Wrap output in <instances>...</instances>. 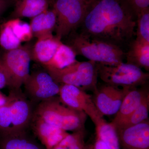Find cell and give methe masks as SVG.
<instances>
[{
    "label": "cell",
    "mask_w": 149,
    "mask_h": 149,
    "mask_svg": "<svg viewBox=\"0 0 149 149\" xmlns=\"http://www.w3.org/2000/svg\"><path fill=\"white\" fill-rule=\"evenodd\" d=\"M149 93L147 85L130 89L123 100L119 110L110 122L114 128L125 120L139 107L146 95Z\"/></svg>",
    "instance_id": "5bb4252c"
},
{
    "label": "cell",
    "mask_w": 149,
    "mask_h": 149,
    "mask_svg": "<svg viewBox=\"0 0 149 149\" xmlns=\"http://www.w3.org/2000/svg\"><path fill=\"white\" fill-rule=\"evenodd\" d=\"M21 42L14 33L8 22L0 27V45L7 51L12 50L21 46Z\"/></svg>",
    "instance_id": "cb8c5ba5"
},
{
    "label": "cell",
    "mask_w": 149,
    "mask_h": 149,
    "mask_svg": "<svg viewBox=\"0 0 149 149\" xmlns=\"http://www.w3.org/2000/svg\"><path fill=\"white\" fill-rule=\"evenodd\" d=\"M32 129L45 149H52L69 134L33 115Z\"/></svg>",
    "instance_id": "4fadbf2b"
},
{
    "label": "cell",
    "mask_w": 149,
    "mask_h": 149,
    "mask_svg": "<svg viewBox=\"0 0 149 149\" xmlns=\"http://www.w3.org/2000/svg\"><path fill=\"white\" fill-rule=\"evenodd\" d=\"M37 40L32 49V59L44 65L53 57L61 40L53 35Z\"/></svg>",
    "instance_id": "9a60e30c"
},
{
    "label": "cell",
    "mask_w": 149,
    "mask_h": 149,
    "mask_svg": "<svg viewBox=\"0 0 149 149\" xmlns=\"http://www.w3.org/2000/svg\"><path fill=\"white\" fill-rule=\"evenodd\" d=\"M121 149H149V119L137 125L116 129Z\"/></svg>",
    "instance_id": "7c38bea8"
},
{
    "label": "cell",
    "mask_w": 149,
    "mask_h": 149,
    "mask_svg": "<svg viewBox=\"0 0 149 149\" xmlns=\"http://www.w3.org/2000/svg\"><path fill=\"white\" fill-rule=\"evenodd\" d=\"M85 129L69 133L52 149H83L85 145Z\"/></svg>",
    "instance_id": "603a6c76"
},
{
    "label": "cell",
    "mask_w": 149,
    "mask_h": 149,
    "mask_svg": "<svg viewBox=\"0 0 149 149\" xmlns=\"http://www.w3.org/2000/svg\"><path fill=\"white\" fill-rule=\"evenodd\" d=\"M33 116L31 104L21 89H11L6 102L0 108V134L24 132Z\"/></svg>",
    "instance_id": "3957f363"
},
{
    "label": "cell",
    "mask_w": 149,
    "mask_h": 149,
    "mask_svg": "<svg viewBox=\"0 0 149 149\" xmlns=\"http://www.w3.org/2000/svg\"><path fill=\"white\" fill-rule=\"evenodd\" d=\"M131 89L105 84L98 86L92 95L94 104L102 116L116 114L125 96Z\"/></svg>",
    "instance_id": "30bf717a"
},
{
    "label": "cell",
    "mask_w": 149,
    "mask_h": 149,
    "mask_svg": "<svg viewBox=\"0 0 149 149\" xmlns=\"http://www.w3.org/2000/svg\"><path fill=\"white\" fill-rule=\"evenodd\" d=\"M79 27L84 35L121 48L135 35L136 20L119 0H90Z\"/></svg>",
    "instance_id": "6da1fadb"
},
{
    "label": "cell",
    "mask_w": 149,
    "mask_h": 149,
    "mask_svg": "<svg viewBox=\"0 0 149 149\" xmlns=\"http://www.w3.org/2000/svg\"><path fill=\"white\" fill-rule=\"evenodd\" d=\"M24 85L27 95L36 102H41L59 93L60 85L48 72L37 71L30 74Z\"/></svg>",
    "instance_id": "8fae6325"
},
{
    "label": "cell",
    "mask_w": 149,
    "mask_h": 149,
    "mask_svg": "<svg viewBox=\"0 0 149 149\" xmlns=\"http://www.w3.org/2000/svg\"><path fill=\"white\" fill-rule=\"evenodd\" d=\"M26 134L25 131L14 134H0V149H45Z\"/></svg>",
    "instance_id": "ac0fdd59"
},
{
    "label": "cell",
    "mask_w": 149,
    "mask_h": 149,
    "mask_svg": "<svg viewBox=\"0 0 149 149\" xmlns=\"http://www.w3.org/2000/svg\"><path fill=\"white\" fill-rule=\"evenodd\" d=\"M93 149H109L106 144L101 139L96 137V141L93 145Z\"/></svg>",
    "instance_id": "f1b7e54d"
},
{
    "label": "cell",
    "mask_w": 149,
    "mask_h": 149,
    "mask_svg": "<svg viewBox=\"0 0 149 149\" xmlns=\"http://www.w3.org/2000/svg\"><path fill=\"white\" fill-rule=\"evenodd\" d=\"M88 2L55 0L53 9L56 15L55 29L56 36L58 39L61 40L80 27L85 16Z\"/></svg>",
    "instance_id": "52a82bcc"
},
{
    "label": "cell",
    "mask_w": 149,
    "mask_h": 149,
    "mask_svg": "<svg viewBox=\"0 0 149 149\" xmlns=\"http://www.w3.org/2000/svg\"><path fill=\"white\" fill-rule=\"evenodd\" d=\"M7 100L8 96L0 92V108L6 103Z\"/></svg>",
    "instance_id": "f546056e"
},
{
    "label": "cell",
    "mask_w": 149,
    "mask_h": 149,
    "mask_svg": "<svg viewBox=\"0 0 149 149\" xmlns=\"http://www.w3.org/2000/svg\"><path fill=\"white\" fill-rule=\"evenodd\" d=\"M96 137L106 144L109 149H121L115 128L102 118L94 124Z\"/></svg>",
    "instance_id": "44dd1931"
},
{
    "label": "cell",
    "mask_w": 149,
    "mask_h": 149,
    "mask_svg": "<svg viewBox=\"0 0 149 149\" xmlns=\"http://www.w3.org/2000/svg\"><path fill=\"white\" fill-rule=\"evenodd\" d=\"M98 77L104 83L121 88H139L148 84L149 73L133 65L121 63L114 65L97 63Z\"/></svg>",
    "instance_id": "8992f818"
},
{
    "label": "cell",
    "mask_w": 149,
    "mask_h": 149,
    "mask_svg": "<svg viewBox=\"0 0 149 149\" xmlns=\"http://www.w3.org/2000/svg\"><path fill=\"white\" fill-rule=\"evenodd\" d=\"M58 84L73 85L83 91L94 93L97 87V65L95 62L76 61L63 69H47Z\"/></svg>",
    "instance_id": "5b68a950"
},
{
    "label": "cell",
    "mask_w": 149,
    "mask_h": 149,
    "mask_svg": "<svg viewBox=\"0 0 149 149\" xmlns=\"http://www.w3.org/2000/svg\"><path fill=\"white\" fill-rule=\"evenodd\" d=\"M76 56L72 48L62 42L53 57L43 65L46 69H63L77 60Z\"/></svg>",
    "instance_id": "ffe728a7"
},
{
    "label": "cell",
    "mask_w": 149,
    "mask_h": 149,
    "mask_svg": "<svg viewBox=\"0 0 149 149\" xmlns=\"http://www.w3.org/2000/svg\"><path fill=\"white\" fill-rule=\"evenodd\" d=\"M9 24L19 40L22 42H29L33 37L30 24L19 18H13L8 20Z\"/></svg>",
    "instance_id": "d4e9b609"
},
{
    "label": "cell",
    "mask_w": 149,
    "mask_h": 149,
    "mask_svg": "<svg viewBox=\"0 0 149 149\" xmlns=\"http://www.w3.org/2000/svg\"><path fill=\"white\" fill-rule=\"evenodd\" d=\"M126 63L149 71V43L136 40L130 42L125 53Z\"/></svg>",
    "instance_id": "e0dca14e"
},
{
    "label": "cell",
    "mask_w": 149,
    "mask_h": 149,
    "mask_svg": "<svg viewBox=\"0 0 149 149\" xmlns=\"http://www.w3.org/2000/svg\"><path fill=\"white\" fill-rule=\"evenodd\" d=\"M83 149H93V144L85 145Z\"/></svg>",
    "instance_id": "1f68e13d"
},
{
    "label": "cell",
    "mask_w": 149,
    "mask_h": 149,
    "mask_svg": "<svg viewBox=\"0 0 149 149\" xmlns=\"http://www.w3.org/2000/svg\"><path fill=\"white\" fill-rule=\"evenodd\" d=\"M77 1H80L85 2H87L89 1L90 0H77Z\"/></svg>",
    "instance_id": "d6a6232c"
},
{
    "label": "cell",
    "mask_w": 149,
    "mask_h": 149,
    "mask_svg": "<svg viewBox=\"0 0 149 149\" xmlns=\"http://www.w3.org/2000/svg\"><path fill=\"white\" fill-rule=\"evenodd\" d=\"M59 97L66 106L83 112L94 124L104 117L100 113L93 102L92 95L73 85H60Z\"/></svg>",
    "instance_id": "9c48e42d"
},
{
    "label": "cell",
    "mask_w": 149,
    "mask_h": 149,
    "mask_svg": "<svg viewBox=\"0 0 149 149\" xmlns=\"http://www.w3.org/2000/svg\"><path fill=\"white\" fill-rule=\"evenodd\" d=\"M32 49L28 45L7 51L0 62L7 72L10 80L9 87L18 90L24 85L30 73Z\"/></svg>",
    "instance_id": "ba28073f"
},
{
    "label": "cell",
    "mask_w": 149,
    "mask_h": 149,
    "mask_svg": "<svg viewBox=\"0 0 149 149\" xmlns=\"http://www.w3.org/2000/svg\"><path fill=\"white\" fill-rule=\"evenodd\" d=\"M149 93L133 113L115 128L116 129L125 128L139 124L149 118Z\"/></svg>",
    "instance_id": "7402d4cb"
},
{
    "label": "cell",
    "mask_w": 149,
    "mask_h": 149,
    "mask_svg": "<svg viewBox=\"0 0 149 149\" xmlns=\"http://www.w3.org/2000/svg\"><path fill=\"white\" fill-rule=\"evenodd\" d=\"M49 0H18L12 13L14 18H32L49 8Z\"/></svg>",
    "instance_id": "d6986e66"
},
{
    "label": "cell",
    "mask_w": 149,
    "mask_h": 149,
    "mask_svg": "<svg viewBox=\"0 0 149 149\" xmlns=\"http://www.w3.org/2000/svg\"><path fill=\"white\" fill-rule=\"evenodd\" d=\"M5 7V3L3 0H0V15Z\"/></svg>",
    "instance_id": "4dcf8cb0"
},
{
    "label": "cell",
    "mask_w": 149,
    "mask_h": 149,
    "mask_svg": "<svg viewBox=\"0 0 149 149\" xmlns=\"http://www.w3.org/2000/svg\"><path fill=\"white\" fill-rule=\"evenodd\" d=\"M10 80L8 73L0 62V90L6 86H9Z\"/></svg>",
    "instance_id": "83f0119b"
},
{
    "label": "cell",
    "mask_w": 149,
    "mask_h": 149,
    "mask_svg": "<svg viewBox=\"0 0 149 149\" xmlns=\"http://www.w3.org/2000/svg\"><path fill=\"white\" fill-rule=\"evenodd\" d=\"M68 44L76 55L83 56L89 61L108 65L123 62L125 52L122 48L102 40L92 38L75 31L70 33Z\"/></svg>",
    "instance_id": "7a4b0ae2"
},
{
    "label": "cell",
    "mask_w": 149,
    "mask_h": 149,
    "mask_svg": "<svg viewBox=\"0 0 149 149\" xmlns=\"http://www.w3.org/2000/svg\"><path fill=\"white\" fill-rule=\"evenodd\" d=\"M123 6L135 20L143 11L149 8V0H119Z\"/></svg>",
    "instance_id": "4316f807"
},
{
    "label": "cell",
    "mask_w": 149,
    "mask_h": 149,
    "mask_svg": "<svg viewBox=\"0 0 149 149\" xmlns=\"http://www.w3.org/2000/svg\"><path fill=\"white\" fill-rule=\"evenodd\" d=\"M31 19L30 25L33 36L38 39L52 35L56 23V15L53 9H48Z\"/></svg>",
    "instance_id": "2e32d148"
},
{
    "label": "cell",
    "mask_w": 149,
    "mask_h": 149,
    "mask_svg": "<svg viewBox=\"0 0 149 149\" xmlns=\"http://www.w3.org/2000/svg\"><path fill=\"white\" fill-rule=\"evenodd\" d=\"M136 40L149 43V8L142 11L136 20Z\"/></svg>",
    "instance_id": "484cf974"
},
{
    "label": "cell",
    "mask_w": 149,
    "mask_h": 149,
    "mask_svg": "<svg viewBox=\"0 0 149 149\" xmlns=\"http://www.w3.org/2000/svg\"><path fill=\"white\" fill-rule=\"evenodd\" d=\"M33 115L51 125L72 132L85 129L88 117L83 112L65 106L57 96L40 102Z\"/></svg>",
    "instance_id": "277c9868"
}]
</instances>
